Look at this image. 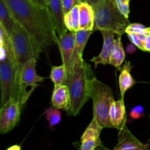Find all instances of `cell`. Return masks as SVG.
<instances>
[{
	"label": "cell",
	"instance_id": "obj_10",
	"mask_svg": "<svg viewBox=\"0 0 150 150\" xmlns=\"http://www.w3.org/2000/svg\"><path fill=\"white\" fill-rule=\"evenodd\" d=\"M112 150H150V149L147 145L142 143L133 135L125 123L119 130L118 142Z\"/></svg>",
	"mask_w": 150,
	"mask_h": 150
},
{
	"label": "cell",
	"instance_id": "obj_33",
	"mask_svg": "<svg viewBox=\"0 0 150 150\" xmlns=\"http://www.w3.org/2000/svg\"><path fill=\"white\" fill-rule=\"evenodd\" d=\"M6 150H21V146L19 145L16 144V145H13V146H10L9 148H7Z\"/></svg>",
	"mask_w": 150,
	"mask_h": 150
},
{
	"label": "cell",
	"instance_id": "obj_31",
	"mask_svg": "<svg viewBox=\"0 0 150 150\" xmlns=\"http://www.w3.org/2000/svg\"><path fill=\"white\" fill-rule=\"evenodd\" d=\"M144 51L150 52V34L146 36L144 42Z\"/></svg>",
	"mask_w": 150,
	"mask_h": 150
},
{
	"label": "cell",
	"instance_id": "obj_19",
	"mask_svg": "<svg viewBox=\"0 0 150 150\" xmlns=\"http://www.w3.org/2000/svg\"><path fill=\"white\" fill-rule=\"evenodd\" d=\"M92 32H93L92 30H84V29H79L76 32V48H75L73 57L70 62V69L68 71H70L78 59L83 58V50Z\"/></svg>",
	"mask_w": 150,
	"mask_h": 150
},
{
	"label": "cell",
	"instance_id": "obj_6",
	"mask_svg": "<svg viewBox=\"0 0 150 150\" xmlns=\"http://www.w3.org/2000/svg\"><path fill=\"white\" fill-rule=\"evenodd\" d=\"M18 75L17 64L12 52L5 59L0 60L1 107L11 99L18 101Z\"/></svg>",
	"mask_w": 150,
	"mask_h": 150
},
{
	"label": "cell",
	"instance_id": "obj_24",
	"mask_svg": "<svg viewBox=\"0 0 150 150\" xmlns=\"http://www.w3.org/2000/svg\"><path fill=\"white\" fill-rule=\"evenodd\" d=\"M116 7L120 13L126 18L129 19L130 16V0H114Z\"/></svg>",
	"mask_w": 150,
	"mask_h": 150
},
{
	"label": "cell",
	"instance_id": "obj_29",
	"mask_svg": "<svg viewBox=\"0 0 150 150\" xmlns=\"http://www.w3.org/2000/svg\"><path fill=\"white\" fill-rule=\"evenodd\" d=\"M64 25H65V26H66V28H67V30L70 31V32H74L73 23V21H72L71 16H70V12H69L68 13H66V14H64Z\"/></svg>",
	"mask_w": 150,
	"mask_h": 150
},
{
	"label": "cell",
	"instance_id": "obj_15",
	"mask_svg": "<svg viewBox=\"0 0 150 150\" xmlns=\"http://www.w3.org/2000/svg\"><path fill=\"white\" fill-rule=\"evenodd\" d=\"M51 105L58 109H70V95L68 86L65 84L54 86L51 97Z\"/></svg>",
	"mask_w": 150,
	"mask_h": 150
},
{
	"label": "cell",
	"instance_id": "obj_30",
	"mask_svg": "<svg viewBox=\"0 0 150 150\" xmlns=\"http://www.w3.org/2000/svg\"><path fill=\"white\" fill-rule=\"evenodd\" d=\"M136 48H137V47H136L133 42H132V43H129L127 44V47H126V51H127L128 54H133V53L136 52Z\"/></svg>",
	"mask_w": 150,
	"mask_h": 150
},
{
	"label": "cell",
	"instance_id": "obj_9",
	"mask_svg": "<svg viewBox=\"0 0 150 150\" xmlns=\"http://www.w3.org/2000/svg\"><path fill=\"white\" fill-rule=\"evenodd\" d=\"M103 127L98 124L95 118L92 119L81 139V150H95L102 145L100 133Z\"/></svg>",
	"mask_w": 150,
	"mask_h": 150
},
{
	"label": "cell",
	"instance_id": "obj_36",
	"mask_svg": "<svg viewBox=\"0 0 150 150\" xmlns=\"http://www.w3.org/2000/svg\"><path fill=\"white\" fill-rule=\"evenodd\" d=\"M81 1L82 2H86V0H81Z\"/></svg>",
	"mask_w": 150,
	"mask_h": 150
},
{
	"label": "cell",
	"instance_id": "obj_13",
	"mask_svg": "<svg viewBox=\"0 0 150 150\" xmlns=\"http://www.w3.org/2000/svg\"><path fill=\"white\" fill-rule=\"evenodd\" d=\"M47 8L48 9L54 21V26L58 36L67 32V29L64 25L62 0H45Z\"/></svg>",
	"mask_w": 150,
	"mask_h": 150
},
{
	"label": "cell",
	"instance_id": "obj_25",
	"mask_svg": "<svg viewBox=\"0 0 150 150\" xmlns=\"http://www.w3.org/2000/svg\"><path fill=\"white\" fill-rule=\"evenodd\" d=\"M144 115V108L142 105H136L130 109V117L132 120H139L143 118Z\"/></svg>",
	"mask_w": 150,
	"mask_h": 150
},
{
	"label": "cell",
	"instance_id": "obj_37",
	"mask_svg": "<svg viewBox=\"0 0 150 150\" xmlns=\"http://www.w3.org/2000/svg\"><path fill=\"white\" fill-rule=\"evenodd\" d=\"M149 119H150V113H149Z\"/></svg>",
	"mask_w": 150,
	"mask_h": 150
},
{
	"label": "cell",
	"instance_id": "obj_23",
	"mask_svg": "<svg viewBox=\"0 0 150 150\" xmlns=\"http://www.w3.org/2000/svg\"><path fill=\"white\" fill-rule=\"evenodd\" d=\"M126 34H143L148 35L150 34V27H146L141 23H130L125 29Z\"/></svg>",
	"mask_w": 150,
	"mask_h": 150
},
{
	"label": "cell",
	"instance_id": "obj_18",
	"mask_svg": "<svg viewBox=\"0 0 150 150\" xmlns=\"http://www.w3.org/2000/svg\"><path fill=\"white\" fill-rule=\"evenodd\" d=\"M18 24L4 0H0V25L10 36Z\"/></svg>",
	"mask_w": 150,
	"mask_h": 150
},
{
	"label": "cell",
	"instance_id": "obj_3",
	"mask_svg": "<svg viewBox=\"0 0 150 150\" xmlns=\"http://www.w3.org/2000/svg\"><path fill=\"white\" fill-rule=\"evenodd\" d=\"M92 7L95 12L93 31L109 30L122 36L125 33L130 21L120 13L114 0H99Z\"/></svg>",
	"mask_w": 150,
	"mask_h": 150
},
{
	"label": "cell",
	"instance_id": "obj_8",
	"mask_svg": "<svg viewBox=\"0 0 150 150\" xmlns=\"http://www.w3.org/2000/svg\"><path fill=\"white\" fill-rule=\"evenodd\" d=\"M22 105L20 102L11 99L0 110V133L4 134L13 130L20 120Z\"/></svg>",
	"mask_w": 150,
	"mask_h": 150
},
{
	"label": "cell",
	"instance_id": "obj_17",
	"mask_svg": "<svg viewBox=\"0 0 150 150\" xmlns=\"http://www.w3.org/2000/svg\"><path fill=\"white\" fill-rule=\"evenodd\" d=\"M133 66L130 61L125 62L123 67H122L120 76H119V86H120L121 98L124 99L126 92L133 86L136 83V81L131 75V69Z\"/></svg>",
	"mask_w": 150,
	"mask_h": 150
},
{
	"label": "cell",
	"instance_id": "obj_28",
	"mask_svg": "<svg viewBox=\"0 0 150 150\" xmlns=\"http://www.w3.org/2000/svg\"><path fill=\"white\" fill-rule=\"evenodd\" d=\"M82 1L81 0H62L63 10L64 14L68 13L76 5H79Z\"/></svg>",
	"mask_w": 150,
	"mask_h": 150
},
{
	"label": "cell",
	"instance_id": "obj_12",
	"mask_svg": "<svg viewBox=\"0 0 150 150\" xmlns=\"http://www.w3.org/2000/svg\"><path fill=\"white\" fill-rule=\"evenodd\" d=\"M103 37V44L102 51L100 54L97 57H94L90 59V62L94 63L96 68L98 64H109L110 57L111 53L114 49V44H115V34L109 30L101 31Z\"/></svg>",
	"mask_w": 150,
	"mask_h": 150
},
{
	"label": "cell",
	"instance_id": "obj_2",
	"mask_svg": "<svg viewBox=\"0 0 150 150\" xmlns=\"http://www.w3.org/2000/svg\"><path fill=\"white\" fill-rule=\"evenodd\" d=\"M93 76L91 65L83 58L78 59L67 72L64 84L70 95V107L67 111L69 116H77L89 99V81Z\"/></svg>",
	"mask_w": 150,
	"mask_h": 150
},
{
	"label": "cell",
	"instance_id": "obj_26",
	"mask_svg": "<svg viewBox=\"0 0 150 150\" xmlns=\"http://www.w3.org/2000/svg\"><path fill=\"white\" fill-rule=\"evenodd\" d=\"M71 16L72 21L73 23L74 32H77L79 30V5H76L70 12Z\"/></svg>",
	"mask_w": 150,
	"mask_h": 150
},
{
	"label": "cell",
	"instance_id": "obj_21",
	"mask_svg": "<svg viewBox=\"0 0 150 150\" xmlns=\"http://www.w3.org/2000/svg\"><path fill=\"white\" fill-rule=\"evenodd\" d=\"M67 70L65 65L62 64L59 66H54L52 67L50 73V79L54 83V86L64 84L67 79Z\"/></svg>",
	"mask_w": 150,
	"mask_h": 150
},
{
	"label": "cell",
	"instance_id": "obj_27",
	"mask_svg": "<svg viewBox=\"0 0 150 150\" xmlns=\"http://www.w3.org/2000/svg\"><path fill=\"white\" fill-rule=\"evenodd\" d=\"M127 35L129 40L131 41V42H133L138 48H139V49L142 50V51H144V42L142 40V39H141L140 37L139 36L138 34L130 33L127 34Z\"/></svg>",
	"mask_w": 150,
	"mask_h": 150
},
{
	"label": "cell",
	"instance_id": "obj_34",
	"mask_svg": "<svg viewBox=\"0 0 150 150\" xmlns=\"http://www.w3.org/2000/svg\"><path fill=\"white\" fill-rule=\"evenodd\" d=\"M86 1L88 3V4H91L92 6H93L94 4H97V3L99 1V0H86Z\"/></svg>",
	"mask_w": 150,
	"mask_h": 150
},
{
	"label": "cell",
	"instance_id": "obj_11",
	"mask_svg": "<svg viewBox=\"0 0 150 150\" xmlns=\"http://www.w3.org/2000/svg\"><path fill=\"white\" fill-rule=\"evenodd\" d=\"M57 44L61 54L62 64L65 65L68 71L76 48V32L67 31L62 35L58 36Z\"/></svg>",
	"mask_w": 150,
	"mask_h": 150
},
{
	"label": "cell",
	"instance_id": "obj_32",
	"mask_svg": "<svg viewBox=\"0 0 150 150\" xmlns=\"http://www.w3.org/2000/svg\"><path fill=\"white\" fill-rule=\"evenodd\" d=\"M34 2L37 3V4H40V5L44 6V7H47L46 6V1L45 0H32Z\"/></svg>",
	"mask_w": 150,
	"mask_h": 150
},
{
	"label": "cell",
	"instance_id": "obj_1",
	"mask_svg": "<svg viewBox=\"0 0 150 150\" xmlns=\"http://www.w3.org/2000/svg\"><path fill=\"white\" fill-rule=\"evenodd\" d=\"M4 1L19 25L43 51L57 43L58 35L47 7L32 0Z\"/></svg>",
	"mask_w": 150,
	"mask_h": 150
},
{
	"label": "cell",
	"instance_id": "obj_35",
	"mask_svg": "<svg viewBox=\"0 0 150 150\" xmlns=\"http://www.w3.org/2000/svg\"><path fill=\"white\" fill-rule=\"evenodd\" d=\"M95 150H109L108 149V148H106V147H105V146H103V145H100V146H98V148H97Z\"/></svg>",
	"mask_w": 150,
	"mask_h": 150
},
{
	"label": "cell",
	"instance_id": "obj_5",
	"mask_svg": "<svg viewBox=\"0 0 150 150\" xmlns=\"http://www.w3.org/2000/svg\"><path fill=\"white\" fill-rule=\"evenodd\" d=\"M10 37L13 54L17 64L18 79L25 63L31 59H38L43 50L35 43L29 34L19 24Z\"/></svg>",
	"mask_w": 150,
	"mask_h": 150
},
{
	"label": "cell",
	"instance_id": "obj_22",
	"mask_svg": "<svg viewBox=\"0 0 150 150\" xmlns=\"http://www.w3.org/2000/svg\"><path fill=\"white\" fill-rule=\"evenodd\" d=\"M45 118L48 120L49 126L52 128L60 122L62 119V113L59 109L51 106L45 110Z\"/></svg>",
	"mask_w": 150,
	"mask_h": 150
},
{
	"label": "cell",
	"instance_id": "obj_4",
	"mask_svg": "<svg viewBox=\"0 0 150 150\" xmlns=\"http://www.w3.org/2000/svg\"><path fill=\"white\" fill-rule=\"evenodd\" d=\"M89 95L93 100V118L103 128H112L109 117L114 100L111 88L93 76L89 81Z\"/></svg>",
	"mask_w": 150,
	"mask_h": 150
},
{
	"label": "cell",
	"instance_id": "obj_14",
	"mask_svg": "<svg viewBox=\"0 0 150 150\" xmlns=\"http://www.w3.org/2000/svg\"><path fill=\"white\" fill-rule=\"evenodd\" d=\"M110 122L112 128L120 130L126 123V108L124 99L121 98L119 100H113L109 111Z\"/></svg>",
	"mask_w": 150,
	"mask_h": 150
},
{
	"label": "cell",
	"instance_id": "obj_7",
	"mask_svg": "<svg viewBox=\"0 0 150 150\" xmlns=\"http://www.w3.org/2000/svg\"><path fill=\"white\" fill-rule=\"evenodd\" d=\"M36 59L28 60L23 65L18 79V97L22 105L45 78L38 76L36 71Z\"/></svg>",
	"mask_w": 150,
	"mask_h": 150
},
{
	"label": "cell",
	"instance_id": "obj_20",
	"mask_svg": "<svg viewBox=\"0 0 150 150\" xmlns=\"http://www.w3.org/2000/svg\"><path fill=\"white\" fill-rule=\"evenodd\" d=\"M117 36L114 49L110 57L109 64L114 66L116 68L120 70V67L125 59V51L122 42V35H117Z\"/></svg>",
	"mask_w": 150,
	"mask_h": 150
},
{
	"label": "cell",
	"instance_id": "obj_16",
	"mask_svg": "<svg viewBox=\"0 0 150 150\" xmlns=\"http://www.w3.org/2000/svg\"><path fill=\"white\" fill-rule=\"evenodd\" d=\"M79 29L93 31L95 26V12L93 7L87 2H81L79 4Z\"/></svg>",
	"mask_w": 150,
	"mask_h": 150
}]
</instances>
